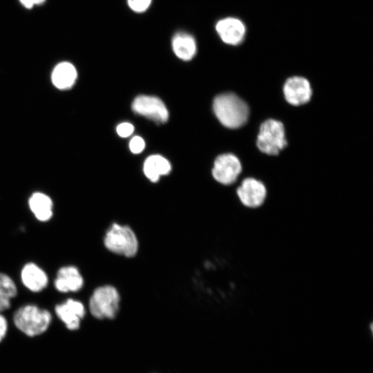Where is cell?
<instances>
[{
	"mask_svg": "<svg viewBox=\"0 0 373 373\" xmlns=\"http://www.w3.org/2000/svg\"><path fill=\"white\" fill-rule=\"evenodd\" d=\"M213 108L219 121L229 128L243 126L249 117L248 106L233 93H223L216 96Z\"/></svg>",
	"mask_w": 373,
	"mask_h": 373,
	"instance_id": "cell-1",
	"label": "cell"
},
{
	"mask_svg": "<svg viewBox=\"0 0 373 373\" xmlns=\"http://www.w3.org/2000/svg\"><path fill=\"white\" fill-rule=\"evenodd\" d=\"M52 321L51 314L34 305L19 308L14 314L13 321L21 332L28 336H36L45 332Z\"/></svg>",
	"mask_w": 373,
	"mask_h": 373,
	"instance_id": "cell-2",
	"label": "cell"
},
{
	"mask_svg": "<svg viewBox=\"0 0 373 373\" xmlns=\"http://www.w3.org/2000/svg\"><path fill=\"white\" fill-rule=\"evenodd\" d=\"M104 242L111 252L128 258L134 256L138 249V242L133 231L128 226L115 223L107 231Z\"/></svg>",
	"mask_w": 373,
	"mask_h": 373,
	"instance_id": "cell-3",
	"label": "cell"
},
{
	"mask_svg": "<svg viewBox=\"0 0 373 373\" xmlns=\"http://www.w3.org/2000/svg\"><path fill=\"white\" fill-rule=\"evenodd\" d=\"M119 296L113 286L105 285L97 288L89 300V309L96 318H113L119 309Z\"/></svg>",
	"mask_w": 373,
	"mask_h": 373,
	"instance_id": "cell-4",
	"label": "cell"
},
{
	"mask_svg": "<svg viewBox=\"0 0 373 373\" xmlns=\"http://www.w3.org/2000/svg\"><path fill=\"white\" fill-rule=\"evenodd\" d=\"M283 124L275 119H267L260 126L257 146L263 153L277 155L287 145Z\"/></svg>",
	"mask_w": 373,
	"mask_h": 373,
	"instance_id": "cell-5",
	"label": "cell"
},
{
	"mask_svg": "<svg viewBox=\"0 0 373 373\" xmlns=\"http://www.w3.org/2000/svg\"><path fill=\"white\" fill-rule=\"evenodd\" d=\"M132 109L136 114L152 119L157 124L164 123L169 118V112L165 104L157 97L140 95L133 102Z\"/></svg>",
	"mask_w": 373,
	"mask_h": 373,
	"instance_id": "cell-6",
	"label": "cell"
},
{
	"mask_svg": "<svg viewBox=\"0 0 373 373\" xmlns=\"http://www.w3.org/2000/svg\"><path fill=\"white\" fill-rule=\"evenodd\" d=\"M241 164L236 156L227 153L219 155L214 162L213 178L223 184L233 183L241 172Z\"/></svg>",
	"mask_w": 373,
	"mask_h": 373,
	"instance_id": "cell-7",
	"label": "cell"
},
{
	"mask_svg": "<svg viewBox=\"0 0 373 373\" xmlns=\"http://www.w3.org/2000/svg\"><path fill=\"white\" fill-rule=\"evenodd\" d=\"M55 311L57 317L69 330H77L80 327L82 319L85 315L84 305L71 298L57 305Z\"/></svg>",
	"mask_w": 373,
	"mask_h": 373,
	"instance_id": "cell-8",
	"label": "cell"
},
{
	"mask_svg": "<svg viewBox=\"0 0 373 373\" xmlns=\"http://www.w3.org/2000/svg\"><path fill=\"white\" fill-rule=\"evenodd\" d=\"M286 100L291 105H302L309 101L312 91L308 80L302 77H292L283 88Z\"/></svg>",
	"mask_w": 373,
	"mask_h": 373,
	"instance_id": "cell-9",
	"label": "cell"
},
{
	"mask_svg": "<svg viewBox=\"0 0 373 373\" xmlns=\"http://www.w3.org/2000/svg\"><path fill=\"white\" fill-rule=\"evenodd\" d=\"M266 193L264 184L251 178L245 179L237 190V194L241 202L250 208L260 206L265 199Z\"/></svg>",
	"mask_w": 373,
	"mask_h": 373,
	"instance_id": "cell-10",
	"label": "cell"
},
{
	"mask_svg": "<svg viewBox=\"0 0 373 373\" xmlns=\"http://www.w3.org/2000/svg\"><path fill=\"white\" fill-rule=\"evenodd\" d=\"M216 30L223 42L229 45L240 44L245 37V24L235 17H226L218 21Z\"/></svg>",
	"mask_w": 373,
	"mask_h": 373,
	"instance_id": "cell-11",
	"label": "cell"
},
{
	"mask_svg": "<svg viewBox=\"0 0 373 373\" xmlns=\"http://www.w3.org/2000/svg\"><path fill=\"white\" fill-rule=\"evenodd\" d=\"M84 280L75 266L61 267L55 280V287L60 292L77 291L83 286Z\"/></svg>",
	"mask_w": 373,
	"mask_h": 373,
	"instance_id": "cell-12",
	"label": "cell"
},
{
	"mask_svg": "<svg viewBox=\"0 0 373 373\" xmlns=\"http://www.w3.org/2000/svg\"><path fill=\"white\" fill-rule=\"evenodd\" d=\"M23 284L30 291L38 292L44 289L48 284V276L45 271L36 264H26L21 272Z\"/></svg>",
	"mask_w": 373,
	"mask_h": 373,
	"instance_id": "cell-13",
	"label": "cell"
},
{
	"mask_svg": "<svg viewBox=\"0 0 373 373\" xmlns=\"http://www.w3.org/2000/svg\"><path fill=\"white\" fill-rule=\"evenodd\" d=\"M77 70L70 63L64 61L58 64L53 69L51 79L53 85L58 89L70 88L77 79Z\"/></svg>",
	"mask_w": 373,
	"mask_h": 373,
	"instance_id": "cell-14",
	"label": "cell"
},
{
	"mask_svg": "<svg viewBox=\"0 0 373 373\" xmlns=\"http://www.w3.org/2000/svg\"><path fill=\"white\" fill-rule=\"evenodd\" d=\"M171 46L175 55L184 61L191 60L197 51L195 39L185 32L175 34L172 39Z\"/></svg>",
	"mask_w": 373,
	"mask_h": 373,
	"instance_id": "cell-15",
	"label": "cell"
},
{
	"mask_svg": "<svg viewBox=\"0 0 373 373\" xmlns=\"http://www.w3.org/2000/svg\"><path fill=\"white\" fill-rule=\"evenodd\" d=\"M28 204L38 220L45 222L52 218V202L47 195L41 192L34 193L29 198Z\"/></svg>",
	"mask_w": 373,
	"mask_h": 373,
	"instance_id": "cell-16",
	"label": "cell"
},
{
	"mask_svg": "<svg viewBox=\"0 0 373 373\" xmlns=\"http://www.w3.org/2000/svg\"><path fill=\"white\" fill-rule=\"evenodd\" d=\"M145 175L153 182L159 180L162 175L168 174L171 169V164L166 158L160 155L149 156L144 163Z\"/></svg>",
	"mask_w": 373,
	"mask_h": 373,
	"instance_id": "cell-17",
	"label": "cell"
},
{
	"mask_svg": "<svg viewBox=\"0 0 373 373\" xmlns=\"http://www.w3.org/2000/svg\"><path fill=\"white\" fill-rule=\"evenodd\" d=\"M17 294L14 281L6 274L0 273V294L10 299Z\"/></svg>",
	"mask_w": 373,
	"mask_h": 373,
	"instance_id": "cell-18",
	"label": "cell"
},
{
	"mask_svg": "<svg viewBox=\"0 0 373 373\" xmlns=\"http://www.w3.org/2000/svg\"><path fill=\"white\" fill-rule=\"evenodd\" d=\"M152 0H127L129 8L136 12L146 11L151 3Z\"/></svg>",
	"mask_w": 373,
	"mask_h": 373,
	"instance_id": "cell-19",
	"label": "cell"
},
{
	"mask_svg": "<svg viewBox=\"0 0 373 373\" xmlns=\"http://www.w3.org/2000/svg\"><path fill=\"white\" fill-rule=\"evenodd\" d=\"M145 147L144 140L140 136L133 137L129 142V149L133 153H141Z\"/></svg>",
	"mask_w": 373,
	"mask_h": 373,
	"instance_id": "cell-20",
	"label": "cell"
},
{
	"mask_svg": "<svg viewBox=\"0 0 373 373\" xmlns=\"http://www.w3.org/2000/svg\"><path fill=\"white\" fill-rule=\"evenodd\" d=\"M116 131L120 137H127L132 135L134 131V127L131 123L123 122L117 126Z\"/></svg>",
	"mask_w": 373,
	"mask_h": 373,
	"instance_id": "cell-21",
	"label": "cell"
},
{
	"mask_svg": "<svg viewBox=\"0 0 373 373\" xmlns=\"http://www.w3.org/2000/svg\"><path fill=\"white\" fill-rule=\"evenodd\" d=\"M8 330L7 321L4 316L0 314V343L4 338Z\"/></svg>",
	"mask_w": 373,
	"mask_h": 373,
	"instance_id": "cell-22",
	"label": "cell"
},
{
	"mask_svg": "<svg viewBox=\"0 0 373 373\" xmlns=\"http://www.w3.org/2000/svg\"><path fill=\"white\" fill-rule=\"evenodd\" d=\"M21 3L26 8H32L35 5L43 3L46 0H19Z\"/></svg>",
	"mask_w": 373,
	"mask_h": 373,
	"instance_id": "cell-23",
	"label": "cell"
},
{
	"mask_svg": "<svg viewBox=\"0 0 373 373\" xmlns=\"http://www.w3.org/2000/svg\"><path fill=\"white\" fill-rule=\"evenodd\" d=\"M10 307V299L0 294V313L6 311Z\"/></svg>",
	"mask_w": 373,
	"mask_h": 373,
	"instance_id": "cell-24",
	"label": "cell"
}]
</instances>
